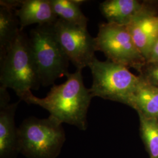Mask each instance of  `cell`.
Segmentation results:
<instances>
[{"instance_id":"1","label":"cell","mask_w":158,"mask_h":158,"mask_svg":"<svg viewBox=\"0 0 158 158\" xmlns=\"http://www.w3.org/2000/svg\"><path fill=\"white\" fill-rule=\"evenodd\" d=\"M66 76V81L53 85L45 98L37 97L31 93L21 101L45 109L62 124L66 123L85 131L88 127L87 112L93 96L90 89L85 85L82 70L68 73Z\"/></svg>"},{"instance_id":"2","label":"cell","mask_w":158,"mask_h":158,"mask_svg":"<svg viewBox=\"0 0 158 158\" xmlns=\"http://www.w3.org/2000/svg\"><path fill=\"white\" fill-rule=\"evenodd\" d=\"M0 62L1 87L12 89L20 100L42 85L29 37L23 30L19 31Z\"/></svg>"},{"instance_id":"3","label":"cell","mask_w":158,"mask_h":158,"mask_svg":"<svg viewBox=\"0 0 158 158\" xmlns=\"http://www.w3.org/2000/svg\"><path fill=\"white\" fill-rule=\"evenodd\" d=\"M65 140L62 124L51 115L29 117L17 128L18 151L28 158H56Z\"/></svg>"},{"instance_id":"4","label":"cell","mask_w":158,"mask_h":158,"mask_svg":"<svg viewBox=\"0 0 158 158\" xmlns=\"http://www.w3.org/2000/svg\"><path fill=\"white\" fill-rule=\"evenodd\" d=\"M53 25H38L30 31L29 38L41 85L44 87L54 85L57 79L69 73L70 60L57 40Z\"/></svg>"},{"instance_id":"5","label":"cell","mask_w":158,"mask_h":158,"mask_svg":"<svg viewBox=\"0 0 158 158\" xmlns=\"http://www.w3.org/2000/svg\"><path fill=\"white\" fill-rule=\"evenodd\" d=\"M93 77L90 91L94 97L125 104L130 106L131 97L140 81V76L128 68L109 60L100 61L95 57L89 66Z\"/></svg>"},{"instance_id":"6","label":"cell","mask_w":158,"mask_h":158,"mask_svg":"<svg viewBox=\"0 0 158 158\" xmlns=\"http://www.w3.org/2000/svg\"><path fill=\"white\" fill-rule=\"evenodd\" d=\"M95 43L96 51H101L108 60L127 68L141 70L146 60L136 46L126 25L100 23Z\"/></svg>"},{"instance_id":"7","label":"cell","mask_w":158,"mask_h":158,"mask_svg":"<svg viewBox=\"0 0 158 158\" xmlns=\"http://www.w3.org/2000/svg\"><path fill=\"white\" fill-rule=\"evenodd\" d=\"M53 30L63 51L77 70L89 67L96 57L95 38L89 33L87 28L66 23L58 18Z\"/></svg>"},{"instance_id":"8","label":"cell","mask_w":158,"mask_h":158,"mask_svg":"<svg viewBox=\"0 0 158 158\" xmlns=\"http://www.w3.org/2000/svg\"><path fill=\"white\" fill-rule=\"evenodd\" d=\"M142 55L147 60L158 39V17L142 11L126 25Z\"/></svg>"},{"instance_id":"9","label":"cell","mask_w":158,"mask_h":158,"mask_svg":"<svg viewBox=\"0 0 158 158\" xmlns=\"http://www.w3.org/2000/svg\"><path fill=\"white\" fill-rule=\"evenodd\" d=\"M15 14L21 30L34 23L53 25L58 19L53 10L51 0H23Z\"/></svg>"},{"instance_id":"10","label":"cell","mask_w":158,"mask_h":158,"mask_svg":"<svg viewBox=\"0 0 158 158\" xmlns=\"http://www.w3.org/2000/svg\"><path fill=\"white\" fill-rule=\"evenodd\" d=\"M20 101L0 107V158H15L19 153L14 118Z\"/></svg>"},{"instance_id":"11","label":"cell","mask_w":158,"mask_h":158,"mask_svg":"<svg viewBox=\"0 0 158 158\" xmlns=\"http://www.w3.org/2000/svg\"><path fill=\"white\" fill-rule=\"evenodd\" d=\"M100 11L108 23L127 25L142 11L141 4L136 0H107L100 5Z\"/></svg>"},{"instance_id":"12","label":"cell","mask_w":158,"mask_h":158,"mask_svg":"<svg viewBox=\"0 0 158 158\" xmlns=\"http://www.w3.org/2000/svg\"><path fill=\"white\" fill-rule=\"evenodd\" d=\"M140 78L130 106L147 118L158 119V87L147 83L141 76Z\"/></svg>"},{"instance_id":"13","label":"cell","mask_w":158,"mask_h":158,"mask_svg":"<svg viewBox=\"0 0 158 158\" xmlns=\"http://www.w3.org/2000/svg\"><path fill=\"white\" fill-rule=\"evenodd\" d=\"M19 30L15 10L0 6V58L4 56Z\"/></svg>"},{"instance_id":"14","label":"cell","mask_w":158,"mask_h":158,"mask_svg":"<svg viewBox=\"0 0 158 158\" xmlns=\"http://www.w3.org/2000/svg\"><path fill=\"white\" fill-rule=\"evenodd\" d=\"M51 2L53 10L58 18L66 23L87 28L89 19L76 0H51Z\"/></svg>"},{"instance_id":"15","label":"cell","mask_w":158,"mask_h":158,"mask_svg":"<svg viewBox=\"0 0 158 158\" xmlns=\"http://www.w3.org/2000/svg\"><path fill=\"white\" fill-rule=\"evenodd\" d=\"M142 139L151 158H158V120L139 114Z\"/></svg>"},{"instance_id":"16","label":"cell","mask_w":158,"mask_h":158,"mask_svg":"<svg viewBox=\"0 0 158 158\" xmlns=\"http://www.w3.org/2000/svg\"><path fill=\"white\" fill-rule=\"evenodd\" d=\"M147 65L142 70L141 77L147 83L158 87V62L147 63Z\"/></svg>"},{"instance_id":"17","label":"cell","mask_w":158,"mask_h":158,"mask_svg":"<svg viewBox=\"0 0 158 158\" xmlns=\"http://www.w3.org/2000/svg\"><path fill=\"white\" fill-rule=\"evenodd\" d=\"M23 2V0H1L0 6H3L13 10H16V8H19Z\"/></svg>"},{"instance_id":"18","label":"cell","mask_w":158,"mask_h":158,"mask_svg":"<svg viewBox=\"0 0 158 158\" xmlns=\"http://www.w3.org/2000/svg\"><path fill=\"white\" fill-rule=\"evenodd\" d=\"M7 89L2 87H0V107L6 106L9 103L10 99V95L7 91Z\"/></svg>"},{"instance_id":"19","label":"cell","mask_w":158,"mask_h":158,"mask_svg":"<svg viewBox=\"0 0 158 158\" xmlns=\"http://www.w3.org/2000/svg\"><path fill=\"white\" fill-rule=\"evenodd\" d=\"M147 61L148 63L158 62V39L153 46L152 49Z\"/></svg>"},{"instance_id":"20","label":"cell","mask_w":158,"mask_h":158,"mask_svg":"<svg viewBox=\"0 0 158 158\" xmlns=\"http://www.w3.org/2000/svg\"></svg>"},{"instance_id":"21","label":"cell","mask_w":158,"mask_h":158,"mask_svg":"<svg viewBox=\"0 0 158 158\" xmlns=\"http://www.w3.org/2000/svg\"></svg>"}]
</instances>
